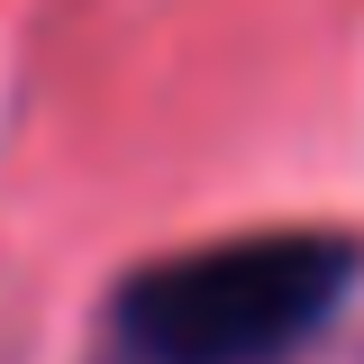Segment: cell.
Returning a JSON list of instances; mask_svg holds the SVG:
<instances>
[{
	"instance_id": "cell-1",
	"label": "cell",
	"mask_w": 364,
	"mask_h": 364,
	"mask_svg": "<svg viewBox=\"0 0 364 364\" xmlns=\"http://www.w3.org/2000/svg\"><path fill=\"white\" fill-rule=\"evenodd\" d=\"M355 255L337 237H228L136 273L119 291V337L136 364H282L346 301Z\"/></svg>"
}]
</instances>
